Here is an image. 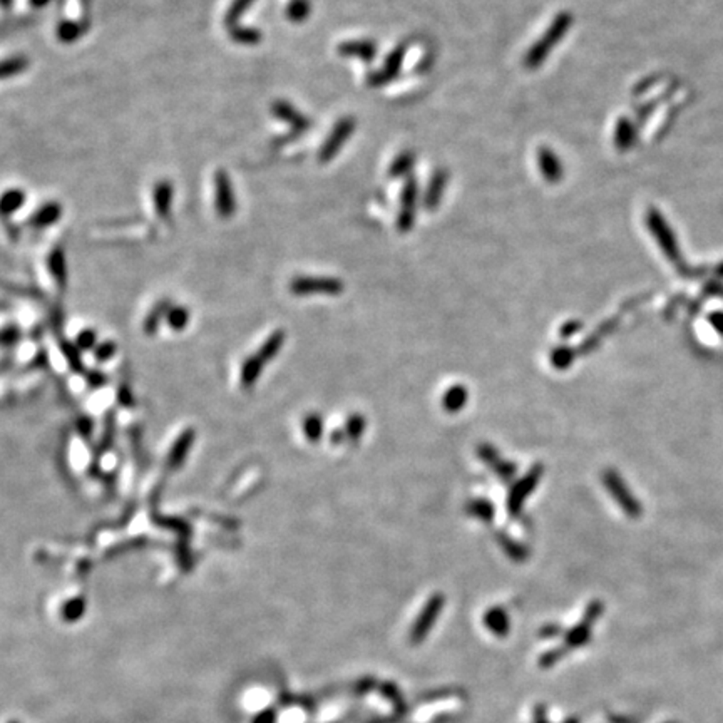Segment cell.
I'll return each instance as SVG.
<instances>
[{"instance_id": "28", "label": "cell", "mask_w": 723, "mask_h": 723, "mask_svg": "<svg viewBox=\"0 0 723 723\" xmlns=\"http://www.w3.org/2000/svg\"><path fill=\"white\" fill-rule=\"evenodd\" d=\"M275 112H276V116H278V118L287 119L288 123L295 124L297 128H306V119L303 118L302 114H298V112L293 109L292 106H288V104H285V102L276 104Z\"/></svg>"}, {"instance_id": "5", "label": "cell", "mask_w": 723, "mask_h": 723, "mask_svg": "<svg viewBox=\"0 0 723 723\" xmlns=\"http://www.w3.org/2000/svg\"><path fill=\"white\" fill-rule=\"evenodd\" d=\"M355 118H342L339 123L333 126V129L325 140L322 149H320L318 159L320 163H328L332 158H335L340 153L342 146L347 142L355 131Z\"/></svg>"}, {"instance_id": "24", "label": "cell", "mask_w": 723, "mask_h": 723, "mask_svg": "<svg viewBox=\"0 0 723 723\" xmlns=\"http://www.w3.org/2000/svg\"><path fill=\"white\" fill-rule=\"evenodd\" d=\"M303 434L311 442H317V440L323 434V421L322 417L317 414L306 415L305 421H303Z\"/></svg>"}, {"instance_id": "8", "label": "cell", "mask_w": 723, "mask_h": 723, "mask_svg": "<svg viewBox=\"0 0 723 723\" xmlns=\"http://www.w3.org/2000/svg\"><path fill=\"white\" fill-rule=\"evenodd\" d=\"M604 484H606V487H608V491L613 494L614 499L620 502V506L626 514H630V516H638L640 514L638 502H636L633 497H631L630 492H628L625 482H623L620 475H618L616 473H613V471H608V473L604 474Z\"/></svg>"}, {"instance_id": "3", "label": "cell", "mask_w": 723, "mask_h": 723, "mask_svg": "<svg viewBox=\"0 0 723 723\" xmlns=\"http://www.w3.org/2000/svg\"><path fill=\"white\" fill-rule=\"evenodd\" d=\"M290 290L298 297L323 293V295H340L344 292V283L339 278L330 276H298L290 283Z\"/></svg>"}, {"instance_id": "34", "label": "cell", "mask_w": 723, "mask_h": 723, "mask_svg": "<svg viewBox=\"0 0 723 723\" xmlns=\"http://www.w3.org/2000/svg\"><path fill=\"white\" fill-rule=\"evenodd\" d=\"M251 723H276V710L275 708H265L258 713L257 717L253 718Z\"/></svg>"}, {"instance_id": "2", "label": "cell", "mask_w": 723, "mask_h": 723, "mask_svg": "<svg viewBox=\"0 0 723 723\" xmlns=\"http://www.w3.org/2000/svg\"><path fill=\"white\" fill-rule=\"evenodd\" d=\"M444 604H445V598H444V595H440V593H435V595H432L431 598L427 600V603L422 608V611L419 613V618L414 621L412 628H410V633H409L410 644L417 647V644H421L424 640H426V636L431 633L432 626L435 625L437 618H439V613L444 609Z\"/></svg>"}, {"instance_id": "19", "label": "cell", "mask_w": 723, "mask_h": 723, "mask_svg": "<svg viewBox=\"0 0 723 723\" xmlns=\"http://www.w3.org/2000/svg\"><path fill=\"white\" fill-rule=\"evenodd\" d=\"M283 342H285V333L283 332H275L273 335H271L270 339H268L265 344H263L262 347H259L257 357L263 363L270 362L271 358H273L275 355L280 352V349H281V345H283Z\"/></svg>"}, {"instance_id": "17", "label": "cell", "mask_w": 723, "mask_h": 723, "mask_svg": "<svg viewBox=\"0 0 723 723\" xmlns=\"http://www.w3.org/2000/svg\"><path fill=\"white\" fill-rule=\"evenodd\" d=\"M86 608H88V604H86L84 596H76V598L69 600L67 603H64L62 609H60V616H62L64 621L76 623V621H79L82 616H84Z\"/></svg>"}, {"instance_id": "10", "label": "cell", "mask_w": 723, "mask_h": 723, "mask_svg": "<svg viewBox=\"0 0 723 723\" xmlns=\"http://www.w3.org/2000/svg\"><path fill=\"white\" fill-rule=\"evenodd\" d=\"M478 454H479V457L482 459V461L486 462V464L491 467V469L494 471V473L499 475L502 480H511L514 475H516V466H514L513 462L504 461V459L501 457V454L497 452L492 445L482 444L478 449Z\"/></svg>"}, {"instance_id": "27", "label": "cell", "mask_w": 723, "mask_h": 723, "mask_svg": "<svg viewBox=\"0 0 723 723\" xmlns=\"http://www.w3.org/2000/svg\"><path fill=\"white\" fill-rule=\"evenodd\" d=\"M576 357V352L574 350H571L569 347H556L551 352V363L556 369L560 370H565L568 369V367L573 363Z\"/></svg>"}, {"instance_id": "37", "label": "cell", "mask_w": 723, "mask_h": 723, "mask_svg": "<svg viewBox=\"0 0 723 723\" xmlns=\"http://www.w3.org/2000/svg\"><path fill=\"white\" fill-rule=\"evenodd\" d=\"M534 722L536 723H548L546 720V712H544L543 707H538L534 712Z\"/></svg>"}, {"instance_id": "21", "label": "cell", "mask_w": 723, "mask_h": 723, "mask_svg": "<svg viewBox=\"0 0 723 723\" xmlns=\"http://www.w3.org/2000/svg\"><path fill=\"white\" fill-rule=\"evenodd\" d=\"M191 444H193V432L191 431L184 432V434L177 439V442L175 444V447H173L171 454H170V466L171 467L180 466L181 462L184 461L186 454H188Z\"/></svg>"}, {"instance_id": "36", "label": "cell", "mask_w": 723, "mask_h": 723, "mask_svg": "<svg viewBox=\"0 0 723 723\" xmlns=\"http://www.w3.org/2000/svg\"><path fill=\"white\" fill-rule=\"evenodd\" d=\"M560 633H561L560 626H556V625H548L541 630V636H543V638H554V636H558Z\"/></svg>"}, {"instance_id": "29", "label": "cell", "mask_w": 723, "mask_h": 723, "mask_svg": "<svg viewBox=\"0 0 723 723\" xmlns=\"http://www.w3.org/2000/svg\"><path fill=\"white\" fill-rule=\"evenodd\" d=\"M188 320L189 313L184 309H181V306H176V309H173L170 313H168V323H170V327L175 328V330H183L186 325H188Z\"/></svg>"}, {"instance_id": "13", "label": "cell", "mask_w": 723, "mask_h": 723, "mask_svg": "<svg viewBox=\"0 0 723 723\" xmlns=\"http://www.w3.org/2000/svg\"><path fill=\"white\" fill-rule=\"evenodd\" d=\"M339 54L344 58H353L363 62H370L377 55V44L369 39H357V41H345L339 46Z\"/></svg>"}, {"instance_id": "7", "label": "cell", "mask_w": 723, "mask_h": 723, "mask_svg": "<svg viewBox=\"0 0 723 723\" xmlns=\"http://www.w3.org/2000/svg\"><path fill=\"white\" fill-rule=\"evenodd\" d=\"M417 198H419L417 181H415L412 176H409L404 184V189H402L400 210H399V216H397V228H399V231H402V233L410 231V228H412V224L415 222Z\"/></svg>"}, {"instance_id": "35", "label": "cell", "mask_w": 723, "mask_h": 723, "mask_svg": "<svg viewBox=\"0 0 723 723\" xmlns=\"http://www.w3.org/2000/svg\"><path fill=\"white\" fill-rule=\"evenodd\" d=\"M581 327L583 325L579 322H568V323L562 325L560 333H561V337H565V339H569V337H573L576 332L581 330Z\"/></svg>"}, {"instance_id": "18", "label": "cell", "mask_w": 723, "mask_h": 723, "mask_svg": "<svg viewBox=\"0 0 723 723\" xmlns=\"http://www.w3.org/2000/svg\"><path fill=\"white\" fill-rule=\"evenodd\" d=\"M633 141H635L633 124H631L628 119L621 118L620 121H618L616 128H614V144H616L621 151H626L631 144H633Z\"/></svg>"}, {"instance_id": "11", "label": "cell", "mask_w": 723, "mask_h": 723, "mask_svg": "<svg viewBox=\"0 0 723 723\" xmlns=\"http://www.w3.org/2000/svg\"><path fill=\"white\" fill-rule=\"evenodd\" d=\"M538 166L541 175L548 183H560L565 176V168H562L560 158L546 146H541L538 151Z\"/></svg>"}, {"instance_id": "31", "label": "cell", "mask_w": 723, "mask_h": 723, "mask_svg": "<svg viewBox=\"0 0 723 723\" xmlns=\"http://www.w3.org/2000/svg\"><path fill=\"white\" fill-rule=\"evenodd\" d=\"M306 14H309V2L306 0H293L288 8V15L293 20H302L305 19Z\"/></svg>"}, {"instance_id": "39", "label": "cell", "mask_w": 723, "mask_h": 723, "mask_svg": "<svg viewBox=\"0 0 723 723\" xmlns=\"http://www.w3.org/2000/svg\"><path fill=\"white\" fill-rule=\"evenodd\" d=\"M8 723H20V722H17V720H11Z\"/></svg>"}, {"instance_id": "6", "label": "cell", "mask_w": 723, "mask_h": 723, "mask_svg": "<svg viewBox=\"0 0 723 723\" xmlns=\"http://www.w3.org/2000/svg\"><path fill=\"white\" fill-rule=\"evenodd\" d=\"M541 475H543V466L538 464V466L531 467L529 473L524 475L519 482L514 484L513 489H511V492H509V497H508V511H509L511 516L516 518L521 514L524 501H526L527 496H529L531 492L538 487Z\"/></svg>"}, {"instance_id": "1", "label": "cell", "mask_w": 723, "mask_h": 723, "mask_svg": "<svg viewBox=\"0 0 723 723\" xmlns=\"http://www.w3.org/2000/svg\"><path fill=\"white\" fill-rule=\"evenodd\" d=\"M571 24H573V17H571L569 12H560V14L554 17V20L548 27L546 32H544L539 41L527 50L526 59H524V66L527 69H538L541 64L546 60L549 52L560 44L561 39L568 34Z\"/></svg>"}, {"instance_id": "16", "label": "cell", "mask_w": 723, "mask_h": 723, "mask_svg": "<svg viewBox=\"0 0 723 723\" xmlns=\"http://www.w3.org/2000/svg\"><path fill=\"white\" fill-rule=\"evenodd\" d=\"M467 399H469V392L464 385H454L444 393L442 405L447 412H459L467 404Z\"/></svg>"}, {"instance_id": "14", "label": "cell", "mask_w": 723, "mask_h": 723, "mask_svg": "<svg viewBox=\"0 0 723 723\" xmlns=\"http://www.w3.org/2000/svg\"><path fill=\"white\" fill-rule=\"evenodd\" d=\"M449 181V173L445 170H437L434 175H432L431 181H428L426 194H424V206L427 210H435L437 206L440 205V200H442L445 186H447Z\"/></svg>"}, {"instance_id": "32", "label": "cell", "mask_w": 723, "mask_h": 723, "mask_svg": "<svg viewBox=\"0 0 723 723\" xmlns=\"http://www.w3.org/2000/svg\"><path fill=\"white\" fill-rule=\"evenodd\" d=\"M77 345H79L82 350L93 349L94 345H96V333L90 330L82 332L79 335V340H77Z\"/></svg>"}, {"instance_id": "4", "label": "cell", "mask_w": 723, "mask_h": 723, "mask_svg": "<svg viewBox=\"0 0 723 723\" xmlns=\"http://www.w3.org/2000/svg\"><path fill=\"white\" fill-rule=\"evenodd\" d=\"M647 223H648L649 231H651V235L656 238L658 245H660V248L663 250V253L670 259H672V262H677V259L680 258L677 238H675L673 231L670 229L668 224H666L665 218L661 216L660 211L655 210V208H651V210L648 211Z\"/></svg>"}, {"instance_id": "33", "label": "cell", "mask_w": 723, "mask_h": 723, "mask_svg": "<svg viewBox=\"0 0 723 723\" xmlns=\"http://www.w3.org/2000/svg\"><path fill=\"white\" fill-rule=\"evenodd\" d=\"M116 352V345L111 344V342H106V344H101L96 349V357L97 360H107V358L112 357Z\"/></svg>"}, {"instance_id": "26", "label": "cell", "mask_w": 723, "mask_h": 723, "mask_svg": "<svg viewBox=\"0 0 723 723\" xmlns=\"http://www.w3.org/2000/svg\"><path fill=\"white\" fill-rule=\"evenodd\" d=\"M365 426H367V422H365V419H363V415L353 414L352 417H349V421L345 422L344 434L350 440H357V439H360V437L363 435V432H365Z\"/></svg>"}, {"instance_id": "23", "label": "cell", "mask_w": 723, "mask_h": 723, "mask_svg": "<svg viewBox=\"0 0 723 723\" xmlns=\"http://www.w3.org/2000/svg\"><path fill=\"white\" fill-rule=\"evenodd\" d=\"M414 166V154L410 151H404L393 159L391 168H388V175L391 177H400L409 175L410 170Z\"/></svg>"}, {"instance_id": "20", "label": "cell", "mask_w": 723, "mask_h": 723, "mask_svg": "<svg viewBox=\"0 0 723 723\" xmlns=\"http://www.w3.org/2000/svg\"><path fill=\"white\" fill-rule=\"evenodd\" d=\"M497 541H499L502 551L508 554V556L513 561L522 562L527 558V549L524 548V546H521V544H519V543H516V541H514L513 538H509L508 534H504V532H501L499 538H497Z\"/></svg>"}, {"instance_id": "15", "label": "cell", "mask_w": 723, "mask_h": 723, "mask_svg": "<svg viewBox=\"0 0 723 723\" xmlns=\"http://www.w3.org/2000/svg\"><path fill=\"white\" fill-rule=\"evenodd\" d=\"M484 625H486V628L492 635L499 636V638H504V636L509 635V616L504 609L499 608V606L487 609L486 614H484Z\"/></svg>"}, {"instance_id": "9", "label": "cell", "mask_w": 723, "mask_h": 723, "mask_svg": "<svg viewBox=\"0 0 723 723\" xmlns=\"http://www.w3.org/2000/svg\"><path fill=\"white\" fill-rule=\"evenodd\" d=\"M404 55H405V46L396 47V49L388 54V58L385 59L382 69L369 77V84L370 86H384V84H387V82H391L393 77L399 74Z\"/></svg>"}, {"instance_id": "22", "label": "cell", "mask_w": 723, "mask_h": 723, "mask_svg": "<svg viewBox=\"0 0 723 723\" xmlns=\"http://www.w3.org/2000/svg\"><path fill=\"white\" fill-rule=\"evenodd\" d=\"M263 365H265V363L259 360L257 355H253V357H250L248 360L245 362L243 370H241V382H243L245 387H251V385L257 382L259 374H262L263 370Z\"/></svg>"}, {"instance_id": "38", "label": "cell", "mask_w": 723, "mask_h": 723, "mask_svg": "<svg viewBox=\"0 0 723 723\" xmlns=\"http://www.w3.org/2000/svg\"><path fill=\"white\" fill-rule=\"evenodd\" d=\"M713 325L718 328V330L723 332V315H713Z\"/></svg>"}, {"instance_id": "12", "label": "cell", "mask_w": 723, "mask_h": 723, "mask_svg": "<svg viewBox=\"0 0 723 723\" xmlns=\"http://www.w3.org/2000/svg\"><path fill=\"white\" fill-rule=\"evenodd\" d=\"M600 611H601V604H598V603H593L590 608H588L583 621L579 623L578 626H574L573 630L566 635V640H565L566 648H578V647H581V644H584V642L588 640V636H590L593 621L596 620V616H598Z\"/></svg>"}, {"instance_id": "25", "label": "cell", "mask_w": 723, "mask_h": 723, "mask_svg": "<svg viewBox=\"0 0 723 723\" xmlns=\"http://www.w3.org/2000/svg\"><path fill=\"white\" fill-rule=\"evenodd\" d=\"M467 513H469L471 516L486 522L492 521V518H494V508H492L491 502L486 499H474L471 504H467Z\"/></svg>"}, {"instance_id": "30", "label": "cell", "mask_w": 723, "mask_h": 723, "mask_svg": "<svg viewBox=\"0 0 723 723\" xmlns=\"http://www.w3.org/2000/svg\"><path fill=\"white\" fill-rule=\"evenodd\" d=\"M565 653H566L565 648H554V649H551V651L543 653V656L539 658V666L541 668H549V666L556 665Z\"/></svg>"}]
</instances>
